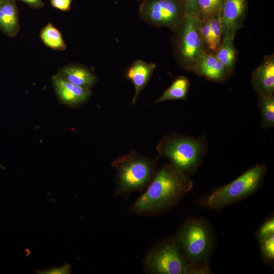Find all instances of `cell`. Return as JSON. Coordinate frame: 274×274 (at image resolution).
I'll return each instance as SVG.
<instances>
[{"label": "cell", "instance_id": "cell-1", "mask_svg": "<svg viewBox=\"0 0 274 274\" xmlns=\"http://www.w3.org/2000/svg\"><path fill=\"white\" fill-rule=\"evenodd\" d=\"M192 187L188 175L170 163L165 164L157 171L146 191L132 208L140 214L161 211L177 203Z\"/></svg>", "mask_w": 274, "mask_h": 274}, {"label": "cell", "instance_id": "cell-2", "mask_svg": "<svg viewBox=\"0 0 274 274\" xmlns=\"http://www.w3.org/2000/svg\"><path fill=\"white\" fill-rule=\"evenodd\" d=\"M159 156L168 159L170 164L190 175L195 173L207 152L205 136L199 138L170 133L158 143Z\"/></svg>", "mask_w": 274, "mask_h": 274}, {"label": "cell", "instance_id": "cell-3", "mask_svg": "<svg viewBox=\"0 0 274 274\" xmlns=\"http://www.w3.org/2000/svg\"><path fill=\"white\" fill-rule=\"evenodd\" d=\"M157 161L134 150L114 159L111 166L117 172L116 194L140 191L148 187L157 171Z\"/></svg>", "mask_w": 274, "mask_h": 274}, {"label": "cell", "instance_id": "cell-4", "mask_svg": "<svg viewBox=\"0 0 274 274\" xmlns=\"http://www.w3.org/2000/svg\"><path fill=\"white\" fill-rule=\"evenodd\" d=\"M146 265L150 272L160 274H208L206 263L192 264L184 256L175 239L153 249L147 256Z\"/></svg>", "mask_w": 274, "mask_h": 274}, {"label": "cell", "instance_id": "cell-5", "mask_svg": "<svg viewBox=\"0 0 274 274\" xmlns=\"http://www.w3.org/2000/svg\"><path fill=\"white\" fill-rule=\"evenodd\" d=\"M266 170L264 164H256L232 182L216 189L202 204L219 210L247 197L260 187Z\"/></svg>", "mask_w": 274, "mask_h": 274}, {"label": "cell", "instance_id": "cell-6", "mask_svg": "<svg viewBox=\"0 0 274 274\" xmlns=\"http://www.w3.org/2000/svg\"><path fill=\"white\" fill-rule=\"evenodd\" d=\"M175 239L191 263H204L211 253L213 245L211 231L201 220L192 217L188 219Z\"/></svg>", "mask_w": 274, "mask_h": 274}, {"label": "cell", "instance_id": "cell-7", "mask_svg": "<svg viewBox=\"0 0 274 274\" xmlns=\"http://www.w3.org/2000/svg\"><path fill=\"white\" fill-rule=\"evenodd\" d=\"M200 22L198 15H185L175 31L177 60L183 68L190 72L206 52L200 33Z\"/></svg>", "mask_w": 274, "mask_h": 274}, {"label": "cell", "instance_id": "cell-8", "mask_svg": "<svg viewBox=\"0 0 274 274\" xmlns=\"http://www.w3.org/2000/svg\"><path fill=\"white\" fill-rule=\"evenodd\" d=\"M141 18L157 27L176 31L184 16L180 0H144L139 10Z\"/></svg>", "mask_w": 274, "mask_h": 274}, {"label": "cell", "instance_id": "cell-9", "mask_svg": "<svg viewBox=\"0 0 274 274\" xmlns=\"http://www.w3.org/2000/svg\"><path fill=\"white\" fill-rule=\"evenodd\" d=\"M247 0H223L219 13L222 26V40H234L246 14Z\"/></svg>", "mask_w": 274, "mask_h": 274}, {"label": "cell", "instance_id": "cell-10", "mask_svg": "<svg viewBox=\"0 0 274 274\" xmlns=\"http://www.w3.org/2000/svg\"><path fill=\"white\" fill-rule=\"evenodd\" d=\"M51 82L59 102L71 108L83 105L92 95L90 89L75 85L57 73L52 77Z\"/></svg>", "mask_w": 274, "mask_h": 274}, {"label": "cell", "instance_id": "cell-11", "mask_svg": "<svg viewBox=\"0 0 274 274\" xmlns=\"http://www.w3.org/2000/svg\"><path fill=\"white\" fill-rule=\"evenodd\" d=\"M251 81L253 89L258 97L273 95L274 56L267 55L253 71Z\"/></svg>", "mask_w": 274, "mask_h": 274}, {"label": "cell", "instance_id": "cell-12", "mask_svg": "<svg viewBox=\"0 0 274 274\" xmlns=\"http://www.w3.org/2000/svg\"><path fill=\"white\" fill-rule=\"evenodd\" d=\"M192 72L210 81L220 83L226 80L231 74L215 55L207 51L199 59Z\"/></svg>", "mask_w": 274, "mask_h": 274}, {"label": "cell", "instance_id": "cell-13", "mask_svg": "<svg viewBox=\"0 0 274 274\" xmlns=\"http://www.w3.org/2000/svg\"><path fill=\"white\" fill-rule=\"evenodd\" d=\"M57 74L75 85L90 89L98 81L93 72L79 64L64 65L58 69Z\"/></svg>", "mask_w": 274, "mask_h": 274}, {"label": "cell", "instance_id": "cell-14", "mask_svg": "<svg viewBox=\"0 0 274 274\" xmlns=\"http://www.w3.org/2000/svg\"><path fill=\"white\" fill-rule=\"evenodd\" d=\"M155 67L156 65L153 63L137 60L128 69L127 76L132 81L135 89L132 105L135 104L139 94L148 84Z\"/></svg>", "mask_w": 274, "mask_h": 274}, {"label": "cell", "instance_id": "cell-15", "mask_svg": "<svg viewBox=\"0 0 274 274\" xmlns=\"http://www.w3.org/2000/svg\"><path fill=\"white\" fill-rule=\"evenodd\" d=\"M19 12L16 0L0 4V29L6 36L15 37L20 30Z\"/></svg>", "mask_w": 274, "mask_h": 274}, {"label": "cell", "instance_id": "cell-16", "mask_svg": "<svg viewBox=\"0 0 274 274\" xmlns=\"http://www.w3.org/2000/svg\"><path fill=\"white\" fill-rule=\"evenodd\" d=\"M190 85L188 79L184 76H179L169 88L154 101V104L171 100H185Z\"/></svg>", "mask_w": 274, "mask_h": 274}, {"label": "cell", "instance_id": "cell-17", "mask_svg": "<svg viewBox=\"0 0 274 274\" xmlns=\"http://www.w3.org/2000/svg\"><path fill=\"white\" fill-rule=\"evenodd\" d=\"M40 37L45 46L53 50L63 51L66 49L61 32L51 22L42 28Z\"/></svg>", "mask_w": 274, "mask_h": 274}, {"label": "cell", "instance_id": "cell-18", "mask_svg": "<svg viewBox=\"0 0 274 274\" xmlns=\"http://www.w3.org/2000/svg\"><path fill=\"white\" fill-rule=\"evenodd\" d=\"M215 55L231 73L233 72L236 61V51L233 44V40H222L215 51Z\"/></svg>", "mask_w": 274, "mask_h": 274}, {"label": "cell", "instance_id": "cell-19", "mask_svg": "<svg viewBox=\"0 0 274 274\" xmlns=\"http://www.w3.org/2000/svg\"><path fill=\"white\" fill-rule=\"evenodd\" d=\"M258 106L261 112L260 126L266 129L274 126L273 95L258 97Z\"/></svg>", "mask_w": 274, "mask_h": 274}, {"label": "cell", "instance_id": "cell-20", "mask_svg": "<svg viewBox=\"0 0 274 274\" xmlns=\"http://www.w3.org/2000/svg\"><path fill=\"white\" fill-rule=\"evenodd\" d=\"M223 0H198V14L201 21L218 14Z\"/></svg>", "mask_w": 274, "mask_h": 274}, {"label": "cell", "instance_id": "cell-21", "mask_svg": "<svg viewBox=\"0 0 274 274\" xmlns=\"http://www.w3.org/2000/svg\"><path fill=\"white\" fill-rule=\"evenodd\" d=\"M210 28V41L208 49L215 51L222 41V26L219 14L207 19Z\"/></svg>", "mask_w": 274, "mask_h": 274}, {"label": "cell", "instance_id": "cell-22", "mask_svg": "<svg viewBox=\"0 0 274 274\" xmlns=\"http://www.w3.org/2000/svg\"><path fill=\"white\" fill-rule=\"evenodd\" d=\"M260 250L265 260L272 261L274 258V234L259 242Z\"/></svg>", "mask_w": 274, "mask_h": 274}, {"label": "cell", "instance_id": "cell-23", "mask_svg": "<svg viewBox=\"0 0 274 274\" xmlns=\"http://www.w3.org/2000/svg\"><path fill=\"white\" fill-rule=\"evenodd\" d=\"M274 234V219L272 217L266 221L260 228L257 238L259 242Z\"/></svg>", "mask_w": 274, "mask_h": 274}, {"label": "cell", "instance_id": "cell-24", "mask_svg": "<svg viewBox=\"0 0 274 274\" xmlns=\"http://www.w3.org/2000/svg\"><path fill=\"white\" fill-rule=\"evenodd\" d=\"M183 6L184 16L198 14V0H180Z\"/></svg>", "mask_w": 274, "mask_h": 274}, {"label": "cell", "instance_id": "cell-25", "mask_svg": "<svg viewBox=\"0 0 274 274\" xmlns=\"http://www.w3.org/2000/svg\"><path fill=\"white\" fill-rule=\"evenodd\" d=\"M199 30L205 47L208 48L210 41V28L208 19L201 21Z\"/></svg>", "mask_w": 274, "mask_h": 274}, {"label": "cell", "instance_id": "cell-26", "mask_svg": "<svg viewBox=\"0 0 274 274\" xmlns=\"http://www.w3.org/2000/svg\"><path fill=\"white\" fill-rule=\"evenodd\" d=\"M73 0H50L51 5L54 8L61 11L70 10Z\"/></svg>", "mask_w": 274, "mask_h": 274}, {"label": "cell", "instance_id": "cell-27", "mask_svg": "<svg viewBox=\"0 0 274 274\" xmlns=\"http://www.w3.org/2000/svg\"><path fill=\"white\" fill-rule=\"evenodd\" d=\"M22 2L33 9H40L44 7L45 4L42 0H16Z\"/></svg>", "mask_w": 274, "mask_h": 274}, {"label": "cell", "instance_id": "cell-28", "mask_svg": "<svg viewBox=\"0 0 274 274\" xmlns=\"http://www.w3.org/2000/svg\"><path fill=\"white\" fill-rule=\"evenodd\" d=\"M6 0H0V4L5 2Z\"/></svg>", "mask_w": 274, "mask_h": 274}, {"label": "cell", "instance_id": "cell-29", "mask_svg": "<svg viewBox=\"0 0 274 274\" xmlns=\"http://www.w3.org/2000/svg\"><path fill=\"white\" fill-rule=\"evenodd\" d=\"M138 1H141V2H142L144 0H138Z\"/></svg>", "mask_w": 274, "mask_h": 274}]
</instances>
